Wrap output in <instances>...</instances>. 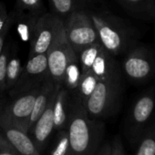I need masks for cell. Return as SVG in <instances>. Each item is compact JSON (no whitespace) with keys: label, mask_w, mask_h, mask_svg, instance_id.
I'll return each mask as SVG.
<instances>
[{"label":"cell","mask_w":155,"mask_h":155,"mask_svg":"<svg viewBox=\"0 0 155 155\" xmlns=\"http://www.w3.org/2000/svg\"><path fill=\"white\" fill-rule=\"evenodd\" d=\"M134 155H155V120L150 122L139 138Z\"/></svg>","instance_id":"cell-17"},{"label":"cell","mask_w":155,"mask_h":155,"mask_svg":"<svg viewBox=\"0 0 155 155\" xmlns=\"http://www.w3.org/2000/svg\"><path fill=\"white\" fill-rule=\"evenodd\" d=\"M48 75L46 53L29 57L22 69L18 83L10 91L11 96H16L41 83Z\"/></svg>","instance_id":"cell-10"},{"label":"cell","mask_w":155,"mask_h":155,"mask_svg":"<svg viewBox=\"0 0 155 155\" xmlns=\"http://www.w3.org/2000/svg\"><path fill=\"white\" fill-rule=\"evenodd\" d=\"M67 130L70 155H94L102 144L105 129L101 121L88 115L81 101L77 99L71 104Z\"/></svg>","instance_id":"cell-1"},{"label":"cell","mask_w":155,"mask_h":155,"mask_svg":"<svg viewBox=\"0 0 155 155\" xmlns=\"http://www.w3.org/2000/svg\"><path fill=\"white\" fill-rule=\"evenodd\" d=\"M0 132L20 155H41L27 130L0 112Z\"/></svg>","instance_id":"cell-11"},{"label":"cell","mask_w":155,"mask_h":155,"mask_svg":"<svg viewBox=\"0 0 155 155\" xmlns=\"http://www.w3.org/2000/svg\"><path fill=\"white\" fill-rule=\"evenodd\" d=\"M42 82L22 93L13 96L10 101L0 103V112L28 132L29 118Z\"/></svg>","instance_id":"cell-8"},{"label":"cell","mask_w":155,"mask_h":155,"mask_svg":"<svg viewBox=\"0 0 155 155\" xmlns=\"http://www.w3.org/2000/svg\"><path fill=\"white\" fill-rule=\"evenodd\" d=\"M134 17L144 20H155V0H119Z\"/></svg>","instance_id":"cell-16"},{"label":"cell","mask_w":155,"mask_h":155,"mask_svg":"<svg viewBox=\"0 0 155 155\" xmlns=\"http://www.w3.org/2000/svg\"><path fill=\"white\" fill-rule=\"evenodd\" d=\"M122 69L128 79L135 83H144L155 74V58L144 46H133L123 60Z\"/></svg>","instance_id":"cell-6"},{"label":"cell","mask_w":155,"mask_h":155,"mask_svg":"<svg viewBox=\"0 0 155 155\" xmlns=\"http://www.w3.org/2000/svg\"><path fill=\"white\" fill-rule=\"evenodd\" d=\"M49 155H70V145L67 129L58 130Z\"/></svg>","instance_id":"cell-23"},{"label":"cell","mask_w":155,"mask_h":155,"mask_svg":"<svg viewBox=\"0 0 155 155\" xmlns=\"http://www.w3.org/2000/svg\"><path fill=\"white\" fill-rule=\"evenodd\" d=\"M81 76L82 72L81 66L79 64V61H78V58H75L69 61L65 71L63 84L65 85L66 89H68L70 91H76L78 86H79Z\"/></svg>","instance_id":"cell-20"},{"label":"cell","mask_w":155,"mask_h":155,"mask_svg":"<svg viewBox=\"0 0 155 155\" xmlns=\"http://www.w3.org/2000/svg\"><path fill=\"white\" fill-rule=\"evenodd\" d=\"M66 38L76 55L84 48L100 42L96 28L83 9L76 10L63 20Z\"/></svg>","instance_id":"cell-4"},{"label":"cell","mask_w":155,"mask_h":155,"mask_svg":"<svg viewBox=\"0 0 155 155\" xmlns=\"http://www.w3.org/2000/svg\"><path fill=\"white\" fill-rule=\"evenodd\" d=\"M110 142H104L101 145L94 155H110Z\"/></svg>","instance_id":"cell-29"},{"label":"cell","mask_w":155,"mask_h":155,"mask_svg":"<svg viewBox=\"0 0 155 155\" xmlns=\"http://www.w3.org/2000/svg\"><path fill=\"white\" fill-rule=\"evenodd\" d=\"M23 67L21 64V59L18 56L17 48L14 47L11 56L8 60L6 75V91H11L15 85L18 83Z\"/></svg>","instance_id":"cell-18"},{"label":"cell","mask_w":155,"mask_h":155,"mask_svg":"<svg viewBox=\"0 0 155 155\" xmlns=\"http://www.w3.org/2000/svg\"><path fill=\"white\" fill-rule=\"evenodd\" d=\"M110 155H126L124 146L120 137L116 136L110 141Z\"/></svg>","instance_id":"cell-27"},{"label":"cell","mask_w":155,"mask_h":155,"mask_svg":"<svg viewBox=\"0 0 155 155\" xmlns=\"http://www.w3.org/2000/svg\"><path fill=\"white\" fill-rule=\"evenodd\" d=\"M19 8L28 14L37 15L42 11V0H17Z\"/></svg>","instance_id":"cell-25"},{"label":"cell","mask_w":155,"mask_h":155,"mask_svg":"<svg viewBox=\"0 0 155 155\" xmlns=\"http://www.w3.org/2000/svg\"><path fill=\"white\" fill-rule=\"evenodd\" d=\"M0 155H20L0 132Z\"/></svg>","instance_id":"cell-26"},{"label":"cell","mask_w":155,"mask_h":155,"mask_svg":"<svg viewBox=\"0 0 155 155\" xmlns=\"http://www.w3.org/2000/svg\"><path fill=\"white\" fill-rule=\"evenodd\" d=\"M60 85H56L55 91L40 117L38 119L36 123L34 124L31 132L30 137L32 138V140L34 144L36 145L38 150L41 153L45 146L47 145L48 139L51 135V133L54 130V119H53V104L54 100L56 96V92L58 90V87Z\"/></svg>","instance_id":"cell-12"},{"label":"cell","mask_w":155,"mask_h":155,"mask_svg":"<svg viewBox=\"0 0 155 155\" xmlns=\"http://www.w3.org/2000/svg\"><path fill=\"white\" fill-rule=\"evenodd\" d=\"M14 45L11 43L5 44L4 49L0 55V92L6 91V75H7V68L8 64L9 58L11 56L12 50L14 48Z\"/></svg>","instance_id":"cell-24"},{"label":"cell","mask_w":155,"mask_h":155,"mask_svg":"<svg viewBox=\"0 0 155 155\" xmlns=\"http://www.w3.org/2000/svg\"><path fill=\"white\" fill-rule=\"evenodd\" d=\"M46 54L49 76L56 85H62L68 64L77 58L75 51L67 40L63 27Z\"/></svg>","instance_id":"cell-7"},{"label":"cell","mask_w":155,"mask_h":155,"mask_svg":"<svg viewBox=\"0 0 155 155\" xmlns=\"http://www.w3.org/2000/svg\"><path fill=\"white\" fill-rule=\"evenodd\" d=\"M154 109L155 86H152L138 97L128 115L125 133L131 145L135 146L142 132L150 124Z\"/></svg>","instance_id":"cell-5"},{"label":"cell","mask_w":155,"mask_h":155,"mask_svg":"<svg viewBox=\"0 0 155 155\" xmlns=\"http://www.w3.org/2000/svg\"><path fill=\"white\" fill-rule=\"evenodd\" d=\"M98 81L99 80L91 70L82 73L79 86L76 90L79 93V99L81 101V102H84L87 98L92 93Z\"/></svg>","instance_id":"cell-22"},{"label":"cell","mask_w":155,"mask_h":155,"mask_svg":"<svg viewBox=\"0 0 155 155\" xmlns=\"http://www.w3.org/2000/svg\"><path fill=\"white\" fill-rule=\"evenodd\" d=\"M121 93L120 76L116 75L99 81L92 93L82 102L88 115L92 119L107 118L116 112Z\"/></svg>","instance_id":"cell-3"},{"label":"cell","mask_w":155,"mask_h":155,"mask_svg":"<svg viewBox=\"0 0 155 155\" xmlns=\"http://www.w3.org/2000/svg\"><path fill=\"white\" fill-rule=\"evenodd\" d=\"M91 71L95 74L99 81L106 80L120 74L113 56L110 55L103 47L92 65Z\"/></svg>","instance_id":"cell-15"},{"label":"cell","mask_w":155,"mask_h":155,"mask_svg":"<svg viewBox=\"0 0 155 155\" xmlns=\"http://www.w3.org/2000/svg\"><path fill=\"white\" fill-rule=\"evenodd\" d=\"M55 88H56V84L53 81V80L51 79V77L48 75L43 81V82L39 88L38 93L35 100V103H34L33 110H32V112H31V115L29 118V122H28V134L29 135H30V132H31V130H32L34 124L36 123L38 119L40 117V115L46 109V107L55 91Z\"/></svg>","instance_id":"cell-14"},{"label":"cell","mask_w":155,"mask_h":155,"mask_svg":"<svg viewBox=\"0 0 155 155\" xmlns=\"http://www.w3.org/2000/svg\"><path fill=\"white\" fill-rule=\"evenodd\" d=\"M10 26H11V20L9 18H7L3 27L0 28V55H1L4 49V47L6 44V38L10 30Z\"/></svg>","instance_id":"cell-28"},{"label":"cell","mask_w":155,"mask_h":155,"mask_svg":"<svg viewBox=\"0 0 155 155\" xmlns=\"http://www.w3.org/2000/svg\"><path fill=\"white\" fill-rule=\"evenodd\" d=\"M88 14L96 28L101 44L110 55L118 56L133 47L130 31L118 19L97 12H88Z\"/></svg>","instance_id":"cell-2"},{"label":"cell","mask_w":155,"mask_h":155,"mask_svg":"<svg viewBox=\"0 0 155 155\" xmlns=\"http://www.w3.org/2000/svg\"><path fill=\"white\" fill-rule=\"evenodd\" d=\"M62 27L63 19L56 14L46 13L40 16L33 28L28 58L47 53Z\"/></svg>","instance_id":"cell-9"},{"label":"cell","mask_w":155,"mask_h":155,"mask_svg":"<svg viewBox=\"0 0 155 155\" xmlns=\"http://www.w3.org/2000/svg\"><path fill=\"white\" fill-rule=\"evenodd\" d=\"M50 5L59 18H67L69 14L76 10L81 9L84 3L87 0H49Z\"/></svg>","instance_id":"cell-21"},{"label":"cell","mask_w":155,"mask_h":155,"mask_svg":"<svg viewBox=\"0 0 155 155\" xmlns=\"http://www.w3.org/2000/svg\"><path fill=\"white\" fill-rule=\"evenodd\" d=\"M101 48L102 45L101 44V42H97L84 48L77 54L78 61H79L82 73L91 70L92 65Z\"/></svg>","instance_id":"cell-19"},{"label":"cell","mask_w":155,"mask_h":155,"mask_svg":"<svg viewBox=\"0 0 155 155\" xmlns=\"http://www.w3.org/2000/svg\"><path fill=\"white\" fill-rule=\"evenodd\" d=\"M71 110V104L69 101L68 91L63 85L58 87L54 104H53V119H54V130H60L67 129V125L69 119Z\"/></svg>","instance_id":"cell-13"},{"label":"cell","mask_w":155,"mask_h":155,"mask_svg":"<svg viewBox=\"0 0 155 155\" xmlns=\"http://www.w3.org/2000/svg\"><path fill=\"white\" fill-rule=\"evenodd\" d=\"M88 2H98V1H100V0H87Z\"/></svg>","instance_id":"cell-30"}]
</instances>
